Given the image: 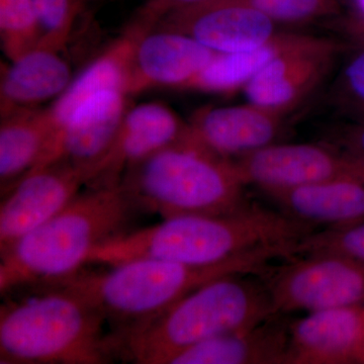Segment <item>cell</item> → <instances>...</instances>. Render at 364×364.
Masks as SVG:
<instances>
[{
  "label": "cell",
  "instance_id": "1",
  "mask_svg": "<svg viewBox=\"0 0 364 364\" xmlns=\"http://www.w3.org/2000/svg\"><path fill=\"white\" fill-rule=\"evenodd\" d=\"M315 232L280 210L248 207L233 214L178 215L124 232L97 246L86 263L116 265L141 258L210 265L261 248L294 245Z\"/></svg>",
  "mask_w": 364,
  "mask_h": 364
},
{
  "label": "cell",
  "instance_id": "31",
  "mask_svg": "<svg viewBox=\"0 0 364 364\" xmlns=\"http://www.w3.org/2000/svg\"><path fill=\"white\" fill-rule=\"evenodd\" d=\"M354 1L359 13L361 14V18H364V0H354Z\"/></svg>",
  "mask_w": 364,
  "mask_h": 364
},
{
  "label": "cell",
  "instance_id": "17",
  "mask_svg": "<svg viewBox=\"0 0 364 364\" xmlns=\"http://www.w3.org/2000/svg\"><path fill=\"white\" fill-rule=\"evenodd\" d=\"M63 50L40 42L23 56L1 68V117L14 111L38 107L56 100L72 81L71 67L62 56Z\"/></svg>",
  "mask_w": 364,
  "mask_h": 364
},
{
  "label": "cell",
  "instance_id": "18",
  "mask_svg": "<svg viewBox=\"0 0 364 364\" xmlns=\"http://www.w3.org/2000/svg\"><path fill=\"white\" fill-rule=\"evenodd\" d=\"M280 212L316 229L364 221V176H350L267 195Z\"/></svg>",
  "mask_w": 364,
  "mask_h": 364
},
{
  "label": "cell",
  "instance_id": "20",
  "mask_svg": "<svg viewBox=\"0 0 364 364\" xmlns=\"http://www.w3.org/2000/svg\"><path fill=\"white\" fill-rule=\"evenodd\" d=\"M57 127L50 107H28L1 117L0 184L6 193L42 162Z\"/></svg>",
  "mask_w": 364,
  "mask_h": 364
},
{
  "label": "cell",
  "instance_id": "2",
  "mask_svg": "<svg viewBox=\"0 0 364 364\" xmlns=\"http://www.w3.org/2000/svg\"><path fill=\"white\" fill-rule=\"evenodd\" d=\"M248 274L212 280L164 312L109 335L116 356L138 364H167L205 340L246 329L275 315L267 284Z\"/></svg>",
  "mask_w": 364,
  "mask_h": 364
},
{
  "label": "cell",
  "instance_id": "19",
  "mask_svg": "<svg viewBox=\"0 0 364 364\" xmlns=\"http://www.w3.org/2000/svg\"><path fill=\"white\" fill-rule=\"evenodd\" d=\"M287 338L289 322L275 314L252 327L188 347L167 364H284Z\"/></svg>",
  "mask_w": 364,
  "mask_h": 364
},
{
  "label": "cell",
  "instance_id": "9",
  "mask_svg": "<svg viewBox=\"0 0 364 364\" xmlns=\"http://www.w3.org/2000/svg\"><path fill=\"white\" fill-rule=\"evenodd\" d=\"M340 50L336 41L294 35L291 43L243 88L248 102L287 114L320 85Z\"/></svg>",
  "mask_w": 364,
  "mask_h": 364
},
{
  "label": "cell",
  "instance_id": "23",
  "mask_svg": "<svg viewBox=\"0 0 364 364\" xmlns=\"http://www.w3.org/2000/svg\"><path fill=\"white\" fill-rule=\"evenodd\" d=\"M42 30L32 0H0L2 51L13 61L33 49Z\"/></svg>",
  "mask_w": 364,
  "mask_h": 364
},
{
  "label": "cell",
  "instance_id": "10",
  "mask_svg": "<svg viewBox=\"0 0 364 364\" xmlns=\"http://www.w3.org/2000/svg\"><path fill=\"white\" fill-rule=\"evenodd\" d=\"M246 186L267 195L350 176L363 169L341 151L316 144H272L234 159Z\"/></svg>",
  "mask_w": 364,
  "mask_h": 364
},
{
  "label": "cell",
  "instance_id": "11",
  "mask_svg": "<svg viewBox=\"0 0 364 364\" xmlns=\"http://www.w3.org/2000/svg\"><path fill=\"white\" fill-rule=\"evenodd\" d=\"M136 18L139 33L132 60L131 95L156 87L186 90L214 58L215 52L191 36L156 28V16L145 7Z\"/></svg>",
  "mask_w": 364,
  "mask_h": 364
},
{
  "label": "cell",
  "instance_id": "4",
  "mask_svg": "<svg viewBox=\"0 0 364 364\" xmlns=\"http://www.w3.org/2000/svg\"><path fill=\"white\" fill-rule=\"evenodd\" d=\"M136 205L121 183L91 188L23 236L0 261V293L77 272L100 244L124 233Z\"/></svg>",
  "mask_w": 364,
  "mask_h": 364
},
{
  "label": "cell",
  "instance_id": "12",
  "mask_svg": "<svg viewBox=\"0 0 364 364\" xmlns=\"http://www.w3.org/2000/svg\"><path fill=\"white\" fill-rule=\"evenodd\" d=\"M277 23L241 0H208L165 14L156 28L191 36L215 53L253 51L277 36Z\"/></svg>",
  "mask_w": 364,
  "mask_h": 364
},
{
  "label": "cell",
  "instance_id": "15",
  "mask_svg": "<svg viewBox=\"0 0 364 364\" xmlns=\"http://www.w3.org/2000/svg\"><path fill=\"white\" fill-rule=\"evenodd\" d=\"M287 114L248 102L230 107H205L188 122L193 140L218 156L237 159L277 142Z\"/></svg>",
  "mask_w": 364,
  "mask_h": 364
},
{
  "label": "cell",
  "instance_id": "30",
  "mask_svg": "<svg viewBox=\"0 0 364 364\" xmlns=\"http://www.w3.org/2000/svg\"><path fill=\"white\" fill-rule=\"evenodd\" d=\"M358 363H364V322H363V337H361L360 348H359V353H358Z\"/></svg>",
  "mask_w": 364,
  "mask_h": 364
},
{
  "label": "cell",
  "instance_id": "28",
  "mask_svg": "<svg viewBox=\"0 0 364 364\" xmlns=\"http://www.w3.org/2000/svg\"><path fill=\"white\" fill-rule=\"evenodd\" d=\"M341 152L364 171V121L351 124L342 134Z\"/></svg>",
  "mask_w": 364,
  "mask_h": 364
},
{
  "label": "cell",
  "instance_id": "3",
  "mask_svg": "<svg viewBox=\"0 0 364 364\" xmlns=\"http://www.w3.org/2000/svg\"><path fill=\"white\" fill-rule=\"evenodd\" d=\"M287 256V248L268 247L210 265L141 258L109 265V269L102 272L78 270L43 286L71 291L95 306L107 320L124 328L164 312L212 280L228 275L262 272L272 259Z\"/></svg>",
  "mask_w": 364,
  "mask_h": 364
},
{
  "label": "cell",
  "instance_id": "7",
  "mask_svg": "<svg viewBox=\"0 0 364 364\" xmlns=\"http://www.w3.org/2000/svg\"><path fill=\"white\" fill-rule=\"evenodd\" d=\"M277 268L265 282L275 313L364 306V264L337 255H308Z\"/></svg>",
  "mask_w": 364,
  "mask_h": 364
},
{
  "label": "cell",
  "instance_id": "25",
  "mask_svg": "<svg viewBox=\"0 0 364 364\" xmlns=\"http://www.w3.org/2000/svg\"><path fill=\"white\" fill-rule=\"evenodd\" d=\"M42 30L40 42L63 50L85 0H32Z\"/></svg>",
  "mask_w": 364,
  "mask_h": 364
},
{
  "label": "cell",
  "instance_id": "6",
  "mask_svg": "<svg viewBox=\"0 0 364 364\" xmlns=\"http://www.w3.org/2000/svg\"><path fill=\"white\" fill-rule=\"evenodd\" d=\"M119 183L136 208L164 219L233 214L248 207L246 184L233 160L189 136L130 167Z\"/></svg>",
  "mask_w": 364,
  "mask_h": 364
},
{
  "label": "cell",
  "instance_id": "21",
  "mask_svg": "<svg viewBox=\"0 0 364 364\" xmlns=\"http://www.w3.org/2000/svg\"><path fill=\"white\" fill-rule=\"evenodd\" d=\"M138 33L139 23L134 20L124 35L72 79L68 87L54 100L50 109L57 130L79 105L97 93L121 90L131 97L132 60Z\"/></svg>",
  "mask_w": 364,
  "mask_h": 364
},
{
  "label": "cell",
  "instance_id": "24",
  "mask_svg": "<svg viewBox=\"0 0 364 364\" xmlns=\"http://www.w3.org/2000/svg\"><path fill=\"white\" fill-rule=\"evenodd\" d=\"M296 255H337L364 264V221L313 232L294 245Z\"/></svg>",
  "mask_w": 364,
  "mask_h": 364
},
{
  "label": "cell",
  "instance_id": "13",
  "mask_svg": "<svg viewBox=\"0 0 364 364\" xmlns=\"http://www.w3.org/2000/svg\"><path fill=\"white\" fill-rule=\"evenodd\" d=\"M128 98L123 91L107 90L85 100L54 134L35 169L64 160L87 170L90 181L93 170L116 141L130 107Z\"/></svg>",
  "mask_w": 364,
  "mask_h": 364
},
{
  "label": "cell",
  "instance_id": "27",
  "mask_svg": "<svg viewBox=\"0 0 364 364\" xmlns=\"http://www.w3.org/2000/svg\"><path fill=\"white\" fill-rule=\"evenodd\" d=\"M335 97L341 109L356 122L364 121V49L356 53L340 73Z\"/></svg>",
  "mask_w": 364,
  "mask_h": 364
},
{
  "label": "cell",
  "instance_id": "5",
  "mask_svg": "<svg viewBox=\"0 0 364 364\" xmlns=\"http://www.w3.org/2000/svg\"><path fill=\"white\" fill-rule=\"evenodd\" d=\"M47 287L0 308V363L105 364L116 358L105 316L80 296Z\"/></svg>",
  "mask_w": 364,
  "mask_h": 364
},
{
  "label": "cell",
  "instance_id": "22",
  "mask_svg": "<svg viewBox=\"0 0 364 364\" xmlns=\"http://www.w3.org/2000/svg\"><path fill=\"white\" fill-rule=\"evenodd\" d=\"M294 35H277L268 44L239 53H215L186 90L213 93H232L245 87L267 63L291 43Z\"/></svg>",
  "mask_w": 364,
  "mask_h": 364
},
{
  "label": "cell",
  "instance_id": "29",
  "mask_svg": "<svg viewBox=\"0 0 364 364\" xmlns=\"http://www.w3.org/2000/svg\"><path fill=\"white\" fill-rule=\"evenodd\" d=\"M205 1H208V0H149L148 4L154 7L162 18L170 11L186 9V7L196 6V4H203Z\"/></svg>",
  "mask_w": 364,
  "mask_h": 364
},
{
  "label": "cell",
  "instance_id": "16",
  "mask_svg": "<svg viewBox=\"0 0 364 364\" xmlns=\"http://www.w3.org/2000/svg\"><path fill=\"white\" fill-rule=\"evenodd\" d=\"M364 306L326 309L289 323L284 364L358 363Z\"/></svg>",
  "mask_w": 364,
  "mask_h": 364
},
{
  "label": "cell",
  "instance_id": "14",
  "mask_svg": "<svg viewBox=\"0 0 364 364\" xmlns=\"http://www.w3.org/2000/svg\"><path fill=\"white\" fill-rule=\"evenodd\" d=\"M188 136V123L168 105L149 102L129 107L114 145L93 170L90 186L119 183L130 167Z\"/></svg>",
  "mask_w": 364,
  "mask_h": 364
},
{
  "label": "cell",
  "instance_id": "26",
  "mask_svg": "<svg viewBox=\"0 0 364 364\" xmlns=\"http://www.w3.org/2000/svg\"><path fill=\"white\" fill-rule=\"evenodd\" d=\"M275 23H306L339 13L338 0H241Z\"/></svg>",
  "mask_w": 364,
  "mask_h": 364
},
{
  "label": "cell",
  "instance_id": "32",
  "mask_svg": "<svg viewBox=\"0 0 364 364\" xmlns=\"http://www.w3.org/2000/svg\"><path fill=\"white\" fill-rule=\"evenodd\" d=\"M355 26H358L359 28H363V30H364V18H363V20H361L360 21H358V23H356Z\"/></svg>",
  "mask_w": 364,
  "mask_h": 364
},
{
  "label": "cell",
  "instance_id": "8",
  "mask_svg": "<svg viewBox=\"0 0 364 364\" xmlns=\"http://www.w3.org/2000/svg\"><path fill=\"white\" fill-rule=\"evenodd\" d=\"M90 182L83 167L60 160L26 173L14 184L0 205V254L61 212ZM2 195V196H4Z\"/></svg>",
  "mask_w": 364,
  "mask_h": 364
}]
</instances>
